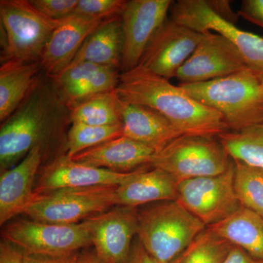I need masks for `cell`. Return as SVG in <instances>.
Segmentation results:
<instances>
[{
    "instance_id": "6da1fadb",
    "label": "cell",
    "mask_w": 263,
    "mask_h": 263,
    "mask_svg": "<svg viewBox=\"0 0 263 263\" xmlns=\"http://www.w3.org/2000/svg\"><path fill=\"white\" fill-rule=\"evenodd\" d=\"M117 91L123 101L157 110L183 136H218L229 131L219 112L199 103L181 86L141 67L121 72Z\"/></svg>"
},
{
    "instance_id": "7a4b0ae2",
    "label": "cell",
    "mask_w": 263,
    "mask_h": 263,
    "mask_svg": "<svg viewBox=\"0 0 263 263\" xmlns=\"http://www.w3.org/2000/svg\"><path fill=\"white\" fill-rule=\"evenodd\" d=\"M70 120V109L59 94L53 81L41 79L7 119L0 129V167L8 171L23 160L35 146H42Z\"/></svg>"
},
{
    "instance_id": "3957f363",
    "label": "cell",
    "mask_w": 263,
    "mask_h": 263,
    "mask_svg": "<svg viewBox=\"0 0 263 263\" xmlns=\"http://www.w3.org/2000/svg\"><path fill=\"white\" fill-rule=\"evenodd\" d=\"M179 86L199 103L219 112L229 131L263 122V81L249 69L207 82Z\"/></svg>"
},
{
    "instance_id": "277c9868",
    "label": "cell",
    "mask_w": 263,
    "mask_h": 263,
    "mask_svg": "<svg viewBox=\"0 0 263 263\" xmlns=\"http://www.w3.org/2000/svg\"><path fill=\"white\" fill-rule=\"evenodd\" d=\"M137 235L160 263H171L207 227L177 201L156 202L137 210Z\"/></svg>"
},
{
    "instance_id": "5b68a950",
    "label": "cell",
    "mask_w": 263,
    "mask_h": 263,
    "mask_svg": "<svg viewBox=\"0 0 263 263\" xmlns=\"http://www.w3.org/2000/svg\"><path fill=\"white\" fill-rule=\"evenodd\" d=\"M0 18L4 32L1 62H41L52 33L62 21L48 18L29 0H1Z\"/></svg>"
},
{
    "instance_id": "8992f818",
    "label": "cell",
    "mask_w": 263,
    "mask_h": 263,
    "mask_svg": "<svg viewBox=\"0 0 263 263\" xmlns=\"http://www.w3.org/2000/svg\"><path fill=\"white\" fill-rule=\"evenodd\" d=\"M231 162L218 136L184 135L156 152L150 165L163 170L179 183L223 174Z\"/></svg>"
},
{
    "instance_id": "52a82bcc",
    "label": "cell",
    "mask_w": 263,
    "mask_h": 263,
    "mask_svg": "<svg viewBox=\"0 0 263 263\" xmlns=\"http://www.w3.org/2000/svg\"><path fill=\"white\" fill-rule=\"evenodd\" d=\"M117 186L62 189L43 194L23 214L43 222L78 224L117 206Z\"/></svg>"
},
{
    "instance_id": "ba28073f",
    "label": "cell",
    "mask_w": 263,
    "mask_h": 263,
    "mask_svg": "<svg viewBox=\"0 0 263 263\" xmlns=\"http://www.w3.org/2000/svg\"><path fill=\"white\" fill-rule=\"evenodd\" d=\"M2 237L24 253L38 255H66L91 245L89 219L70 224L19 219L5 226Z\"/></svg>"
},
{
    "instance_id": "9c48e42d",
    "label": "cell",
    "mask_w": 263,
    "mask_h": 263,
    "mask_svg": "<svg viewBox=\"0 0 263 263\" xmlns=\"http://www.w3.org/2000/svg\"><path fill=\"white\" fill-rule=\"evenodd\" d=\"M170 13V18L188 28L200 33L214 32L229 40L249 70L263 81V37L223 18L207 0L174 2Z\"/></svg>"
},
{
    "instance_id": "30bf717a",
    "label": "cell",
    "mask_w": 263,
    "mask_h": 263,
    "mask_svg": "<svg viewBox=\"0 0 263 263\" xmlns=\"http://www.w3.org/2000/svg\"><path fill=\"white\" fill-rule=\"evenodd\" d=\"M235 163L216 176L194 178L179 183V202L189 212L208 227L228 217L240 205L234 186Z\"/></svg>"
},
{
    "instance_id": "8fae6325",
    "label": "cell",
    "mask_w": 263,
    "mask_h": 263,
    "mask_svg": "<svg viewBox=\"0 0 263 263\" xmlns=\"http://www.w3.org/2000/svg\"><path fill=\"white\" fill-rule=\"evenodd\" d=\"M174 3L171 0L127 1L121 15L124 36L121 72L138 65L148 45L168 18Z\"/></svg>"
},
{
    "instance_id": "7c38bea8",
    "label": "cell",
    "mask_w": 263,
    "mask_h": 263,
    "mask_svg": "<svg viewBox=\"0 0 263 263\" xmlns=\"http://www.w3.org/2000/svg\"><path fill=\"white\" fill-rule=\"evenodd\" d=\"M249 69L229 40L213 32L202 33L193 54L178 70L179 84L207 82Z\"/></svg>"
},
{
    "instance_id": "4fadbf2b",
    "label": "cell",
    "mask_w": 263,
    "mask_h": 263,
    "mask_svg": "<svg viewBox=\"0 0 263 263\" xmlns=\"http://www.w3.org/2000/svg\"><path fill=\"white\" fill-rule=\"evenodd\" d=\"M201 37L202 33L168 18L137 67L170 81L193 54Z\"/></svg>"
},
{
    "instance_id": "5bb4252c",
    "label": "cell",
    "mask_w": 263,
    "mask_h": 263,
    "mask_svg": "<svg viewBox=\"0 0 263 263\" xmlns=\"http://www.w3.org/2000/svg\"><path fill=\"white\" fill-rule=\"evenodd\" d=\"M137 210L115 206L89 218L91 245L105 263H129L133 238L138 232Z\"/></svg>"
},
{
    "instance_id": "9a60e30c",
    "label": "cell",
    "mask_w": 263,
    "mask_h": 263,
    "mask_svg": "<svg viewBox=\"0 0 263 263\" xmlns=\"http://www.w3.org/2000/svg\"><path fill=\"white\" fill-rule=\"evenodd\" d=\"M137 170L120 173L76 162L66 154L45 166L35 183L34 192L43 195L62 189L119 186L130 179Z\"/></svg>"
},
{
    "instance_id": "2e32d148",
    "label": "cell",
    "mask_w": 263,
    "mask_h": 263,
    "mask_svg": "<svg viewBox=\"0 0 263 263\" xmlns=\"http://www.w3.org/2000/svg\"><path fill=\"white\" fill-rule=\"evenodd\" d=\"M45 149L34 147L16 165L3 171L0 176V224H7L15 216L24 214L37 200L34 192L38 171Z\"/></svg>"
},
{
    "instance_id": "e0dca14e",
    "label": "cell",
    "mask_w": 263,
    "mask_h": 263,
    "mask_svg": "<svg viewBox=\"0 0 263 263\" xmlns=\"http://www.w3.org/2000/svg\"><path fill=\"white\" fill-rule=\"evenodd\" d=\"M105 20L76 14L62 19L52 33L40 62L45 75L53 79L63 72L79 53L86 38Z\"/></svg>"
},
{
    "instance_id": "ac0fdd59",
    "label": "cell",
    "mask_w": 263,
    "mask_h": 263,
    "mask_svg": "<svg viewBox=\"0 0 263 263\" xmlns=\"http://www.w3.org/2000/svg\"><path fill=\"white\" fill-rule=\"evenodd\" d=\"M119 69L91 62H81L67 67L51 79L67 106L94 96L117 89L120 79Z\"/></svg>"
},
{
    "instance_id": "d6986e66",
    "label": "cell",
    "mask_w": 263,
    "mask_h": 263,
    "mask_svg": "<svg viewBox=\"0 0 263 263\" xmlns=\"http://www.w3.org/2000/svg\"><path fill=\"white\" fill-rule=\"evenodd\" d=\"M156 152L152 147L122 136L80 152L72 159L100 168L129 173L150 165Z\"/></svg>"
},
{
    "instance_id": "ffe728a7",
    "label": "cell",
    "mask_w": 263,
    "mask_h": 263,
    "mask_svg": "<svg viewBox=\"0 0 263 263\" xmlns=\"http://www.w3.org/2000/svg\"><path fill=\"white\" fill-rule=\"evenodd\" d=\"M120 100L123 136L152 147L157 152L183 136L167 118L157 110Z\"/></svg>"
},
{
    "instance_id": "44dd1931",
    "label": "cell",
    "mask_w": 263,
    "mask_h": 263,
    "mask_svg": "<svg viewBox=\"0 0 263 263\" xmlns=\"http://www.w3.org/2000/svg\"><path fill=\"white\" fill-rule=\"evenodd\" d=\"M137 170L130 179L117 186V206L136 208L152 202L176 201L179 182L163 170Z\"/></svg>"
},
{
    "instance_id": "7402d4cb",
    "label": "cell",
    "mask_w": 263,
    "mask_h": 263,
    "mask_svg": "<svg viewBox=\"0 0 263 263\" xmlns=\"http://www.w3.org/2000/svg\"><path fill=\"white\" fill-rule=\"evenodd\" d=\"M0 67V121L5 122L44 74L40 62L10 60Z\"/></svg>"
},
{
    "instance_id": "603a6c76",
    "label": "cell",
    "mask_w": 263,
    "mask_h": 263,
    "mask_svg": "<svg viewBox=\"0 0 263 263\" xmlns=\"http://www.w3.org/2000/svg\"><path fill=\"white\" fill-rule=\"evenodd\" d=\"M124 36L121 16L107 19L86 38L70 65L91 62L121 70ZM68 66V67H69Z\"/></svg>"
},
{
    "instance_id": "cb8c5ba5",
    "label": "cell",
    "mask_w": 263,
    "mask_h": 263,
    "mask_svg": "<svg viewBox=\"0 0 263 263\" xmlns=\"http://www.w3.org/2000/svg\"><path fill=\"white\" fill-rule=\"evenodd\" d=\"M208 228L263 262V217L257 213L241 205L228 217Z\"/></svg>"
},
{
    "instance_id": "d4e9b609",
    "label": "cell",
    "mask_w": 263,
    "mask_h": 263,
    "mask_svg": "<svg viewBox=\"0 0 263 263\" xmlns=\"http://www.w3.org/2000/svg\"><path fill=\"white\" fill-rule=\"evenodd\" d=\"M117 89L89 97L70 107L71 123L93 126L122 124Z\"/></svg>"
},
{
    "instance_id": "484cf974",
    "label": "cell",
    "mask_w": 263,
    "mask_h": 263,
    "mask_svg": "<svg viewBox=\"0 0 263 263\" xmlns=\"http://www.w3.org/2000/svg\"><path fill=\"white\" fill-rule=\"evenodd\" d=\"M234 161L263 171V122L240 131H227L218 136Z\"/></svg>"
},
{
    "instance_id": "4316f807",
    "label": "cell",
    "mask_w": 263,
    "mask_h": 263,
    "mask_svg": "<svg viewBox=\"0 0 263 263\" xmlns=\"http://www.w3.org/2000/svg\"><path fill=\"white\" fill-rule=\"evenodd\" d=\"M232 246L207 228L171 263H221Z\"/></svg>"
},
{
    "instance_id": "83f0119b",
    "label": "cell",
    "mask_w": 263,
    "mask_h": 263,
    "mask_svg": "<svg viewBox=\"0 0 263 263\" xmlns=\"http://www.w3.org/2000/svg\"><path fill=\"white\" fill-rule=\"evenodd\" d=\"M234 163L235 191L240 205L263 217L262 170L238 161H234Z\"/></svg>"
},
{
    "instance_id": "f1b7e54d",
    "label": "cell",
    "mask_w": 263,
    "mask_h": 263,
    "mask_svg": "<svg viewBox=\"0 0 263 263\" xmlns=\"http://www.w3.org/2000/svg\"><path fill=\"white\" fill-rule=\"evenodd\" d=\"M122 136V124L93 126L72 123L67 136V155L72 158L80 152Z\"/></svg>"
},
{
    "instance_id": "f546056e",
    "label": "cell",
    "mask_w": 263,
    "mask_h": 263,
    "mask_svg": "<svg viewBox=\"0 0 263 263\" xmlns=\"http://www.w3.org/2000/svg\"><path fill=\"white\" fill-rule=\"evenodd\" d=\"M127 3L124 0H79L72 14L105 20L121 16Z\"/></svg>"
},
{
    "instance_id": "4dcf8cb0",
    "label": "cell",
    "mask_w": 263,
    "mask_h": 263,
    "mask_svg": "<svg viewBox=\"0 0 263 263\" xmlns=\"http://www.w3.org/2000/svg\"><path fill=\"white\" fill-rule=\"evenodd\" d=\"M38 11L48 18L60 21L73 13L79 0H29Z\"/></svg>"
},
{
    "instance_id": "1f68e13d",
    "label": "cell",
    "mask_w": 263,
    "mask_h": 263,
    "mask_svg": "<svg viewBox=\"0 0 263 263\" xmlns=\"http://www.w3.org/2000/svg\"><path fill=\"white\" fill-rule=\"evenodd\" d=\"M238 15L263 30V0H243Z\"/></svg>"
},
{
    "instance_id": "d6a6232c",
    "label": "cell",
    "mask_w": 263,
    "mask_h": 263,
    "mask_svg": "<svg viewBox=\"0 0 263 263\" xmlns=\"http://www.w3.org/2000/svg\"><path fill=\"white\" fill-rule=\"evenodd\" d=\"M79 252L61 256L38 255L24 253V263H76Z\"/></svg>"
},
{
    "instance_id": "836d02e7",
    "label": "cell",
    "mask_w": 263,
    "mask_h": 263,
    "mask_svg": "<svg viewBox=\"0 0 263 263\" xmlns=\"http://www.w3.org/2000/svg\"><path fill=\"white\" fill-rule=\"evenodd\" d=\"M24 252L13 243L2 240L0 243V263H24Z\"/></svg>"
},
{
    "instance_id": "e575fe53",
    "label": "cell",
    "mask_w": 263,
    "mask_h": 263,
    "mask_svg": "<svg viewBox=\"0 0 263 263\" xmlns=\"http://www.w3.org/2000/svg\"><path fill=\"white\" fill-rule=\"evenodd\" d=\"M129 263H160L152 257L138 238L133 241Z\"/></svg>"
},
{
    "instance_id": "d590c367",
    "label": "cell",
    "mask_w": 263,
    "mask_h": 263,
    "mask_svg": "<svg viewBox=\"0 0 263 263\" xmlns=\"http://www.w3.org/2000/svg\"><path fill=\"white\" fill-rule=\"evenodd\" d=\"M221 263H263V262L254 259L243 249L233 245L228 255Z\"/></svg>"
},
{
    "instance_id": "8d00e7d4",
    "label": "cell",
    "mask_w": 263,
    "mask_h": 263,
    "mask_svg": "<svg viewBox=\"0 0 263 263\" xmlns=\"http://www.w3.org/2000/svg\"><path fill=\"white\" fill-rule=\"evenodd\" d=\"M76 263H105L99 258L98 256L95 253V250L93 252H85L79 254Z\"/></svg>"
}]
</instances>
